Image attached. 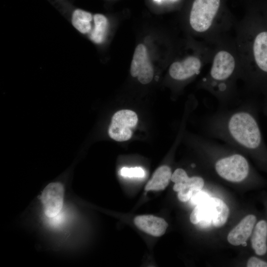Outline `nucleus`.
<instances>
[{"label": "nucleus", "instance_id": "f03ea898", "mask_svg": "<svg viewBox=\"0 0 267 267\" xmlns=\"http://www.w3.org/2000/svg\"><path fill=\"white\" fill-rule=\"evenodd\" d=\"M196 145L204 155L215 159L213 162L217 174L223 179L232 182H240L250 175V165L242 154L208 139L200 138Z\"/></svg>", "mask_w": 267, "mask_h": 267}, {"label": "nucleus", "instance_id": "0eeeda50", "mask_svg": "<svg viewBox=\"0 0 267 267\" xmlns=\"http://www.w3.org/2000/svg\"><path fill=\"white\" fill-rule=\"evenodd\" d=\"M130 73L137 77L142 84L149 83L153 79V68L149 60L146 46L142 44L136 47L132 61Z\"/></svg>", "mask_w": 267, "mask_h": 267}, {"label": "nucleus", "instance_id": "1a4fd4ad", "mask_svg": "<svg viewBox=\"0 0 267 267\" xmlns=\"http://www.w3.org/2000/svg\"><path fill=\"white\" fill-rule=\"evenodd\" d=\"M201 67L200 60L197 57L190 56L181 61L173 62L169 72L174 80L182 81L197 75Z\"/></svg>", "mask_w": 267, "mask_h": 267}, {"label": "nucleus", "instance_id": "aec40b11", "mask_svg": "<svg viewBox=\"0 0 267 267\" xmlns=\"http://www.w3.org/2000/svg\"><path fill=\"white\" fill-rule=\"evenodd\" d=\"M264 110L266 114L267 115V102L265 103V105H264Z\"/></svg>", "mask_w": 267, "mask_h": 267}, {"label": "nucleus", "instance_id": "20e7f679", "mask_svg": "<svg viewBox=\"0 0 267 267\" xmlns=\"http://www.w3.org/2000/svg\"><path fill=\"white\" fill-rule=\"evenodd\" d=\"M220 3V0H194L189 16L192 29L198 32H204L209 29L219 10Z\"/></svg>", "mask_w": 267, "mask_h": 267}, {"label": "nucleus", "instance_id": "9d476101", "mask_svg": "<svg viewBox=\"0 0 267 267\" xmlns=\"http://www.w3.org/2000/svg\"><path fill=\"white\" fill-rule=\"evenodd\" d=\"M256 217L253 215H249L244 217L228 233L227 240L234 246L241 245L246 242L252 234Z\"/></svg>", "mask_w": 267, "mask_h": 267}, {"label": "nucleus", "instance_id": "412c9836", "mask_svg": "<svg viewBox=\"0 0 267 267\" xmlns=\"http://www.w3.org/2000/svg\"><path fill=\"white\" fill-rule=\"evenodd\" d=\"M241 245H242L243 246H246V245H247V243H246V242H244V243H242Z\"/></svg>", "mask_w": 267, "mask_h": 267}, {"label": "nucleus", "instance_id": "f8f14e48", "mask_svg": "<svg viewBox=\"0 0 267 267\" xmlns=\"http://www.w3.org/2000/svg\"><path fill=\"white\" fill-rule=\"evenodd\" d=\"M267 222L260 221L255 226L251 237L252 247L259 256L265 255L267 251Z\"/></svg>", "mask_w": 267, "mask_h": 267}, {"label": "nucleus", "instance_id": "9b49d317", "mask_svg": "<svg viewBox=\"0 0 267 267\" xmlns=\"http://www.w3.org/2000/svg\"><path fill=\"white\" fill-rule=\"evenodd\" d=\"M135 225L143 231L154 236L163 235L168 226L162 218L153 215H141L134 219Z\"/></svg>", "mask_w": 267, "mask_h": 267}, {"label": "nucleus", "instance_id": "ddd939ff", "mask_svg": "<svg viewBox=\"0 0 267 267\" xmlns=\"http://www.w3.org/2000/svg\"><path fill=\"white\" fill-rule=\"evenodd\" d=\"M256 63L260 70L267 73V32L259 33L253 44Z\"/></svg>", "mask_w": 267, "mask_h": 267}, {"label": "nucleus", "instance_id": "a211bd4d", "mask_svg": "<svg viewBox=\"0 0 267 267\" xmlns=\"http://www.w3.org/2000/svg\"><path fill=\"white\" fill-rule=\"evenodd\" d=\"M210 197L207 192L201 190L193 193L190 199L191 203L196 206L204 202Z\"/></svg>", "mask_w": 267, "mask_h": 267}, {"label": "nucleus", "instance_id": "39448f33", "mask_svg": "<svg viewBox=\"0 0 267 267\" xmlns=\"http://www.w3.org/2000/svg\"><path fill=\"white\" fill-rule=\"evenodd\" d=\"M138 118L133 111L121 110L112 116L108 130L110 137L117 141L130 139L133 134L132 129L137 125Z\"/></svg>", "mask_w": 267, "mask_h": 267}, {"label": "nucleus", "instance_id": "f3484780", "mask_svg": "<svg viewBox=\"0 0 267 267\" xmlns=\"http://www.w3.org/2000/svg\"><path fill=\"white\" fill-rule=\"evenodd\" d=\"M120 175L126 178H142L145 176V173L141 167H123L120 170Z\"/></svg>", "mask_w": 267, "mask_h": 267}, {"label": "nucleus", "instance_id": "423d86ee", "mask_svg": "<svg viewBox=\"0 0 267 267\" xmlns=\"http://www.w3.org/2000/svg\"><path fill=\"white\" fill-rule=\"evenodd\" d=\"M171 180L175 183L173 189L178 192V198L181 202H186L195 192L201 190L205 183L200 176L189 177L183 169L178 168L172 174Z\"/></svg>", "mask_w": 267, "mask_h": 267}, {"label": "nucleus", "instance_id": "2eb2a0df", "mask_svg": "<svg viewBox=\"0 0 267 267\" xmlns=\"http://www.w3.org/2000/svg\"><path fill=\"white\" fill-rule=\"evenodd\" d=\"M92 20V14L82 9H76L72 14L73 26L82 34H87L91 31Z\"/></svg>", "mask_w": 267, "mask_h": 267}, {"label": "nucleus", "instance_id": "f257e3e1", "mask_svg": "<svg viewBox=\"0 0 267 267\" xmlns=\"http://www.w3.org/2000/svg\"><path fill=\"white\" fill-rule=\"evenodd\" d=\"M255 105L221 107L206 118L204 130L210 136L229 146L253 156H266L267 148L259 124Z\"/></svg>", "mask_w": 267, "mask_h": 267}, {"label": "nucleus", "instance_id": "6e6552de", "mask_svg": "<svg viewBox=\"0 0 267 267\" xmlns=\"http://www.w3.org/2000/svg\"><path fill=\"white\" fill-rule=\"evenodd\" d=\"M64 195V187L60 182L50 183L44 188L41 200L47 217L54 218L59 213L63 206Z\"/></svg>", "mask_w": 267, "mask_h": 267}, {"label": "nucleus", "instance_id": "dca6fc26", "mask_svg": "<svg viewBox=\"0 0 267 267\" xmlns=\"http://www.w3.org/2000/svg\"><path fill=\"white\" fill-rule=\"evenodd\" d=\"M94 26L90 34V39L96 44H100L104 40L108 26L107 18L101 14L93 16Z\"/></svg>", "mask_w": 267, "mask_h": 267}, {"label": "nucleus", "instance_id": "4468645a", "mask_svg": "<svg viewBox=\"0 0 267 267\" xmlns=\"http://www.w3.org/2000/svg\"><path fill=\"white\" fill-rule=\"evenodd\" d=\"M172 175L171 169L169 166L163 165L159 167L147 183L145 189L146 191L164 189L171 180Z\"/></svg>", "mask_w": 267, "mask_h": 267}, {"label": "nucleus", "instance_id": "7ed1b4c3", "mask_svg": "<svg viewBox=\"0 0 267 267\" xmlns=\"http://www.w3.org/2000/svg\"><path fill=\"white\" fill-rule=\"evenodd\" d=\"M229 210L221 199L210 197L196 205L190 216L191 222L202 228L220 227L227 221Z\"/></svg>", "mask_w": 267, "mask_h": 267}, {"label": "nucleus", "instance_id": "6ab92c4d", "mask_svg": "<svg viewBox=\"0 0 267 267\" xmlns=\"http://www.w3.org/2000/svg\"><path fill=\"white\" fill-rule=\"evenodd\" d=\"M247 267H267V262L255 257H251L247 263Z\"/></svg>", "mask_w": 267, "mask_h": 267}, {"label": "nucleus", "instance_id": "4be33fe9", "mask_svg": "<svg viewBox=\"0 0 267 267\" xmlns=\"http://www.w3.org/2000/svg\"><path fill=\"white\" fill-rule=\"evenodd\" d=\"M154 0L156 1H157V2H160L162 0Z\"/></svg>", "mask_w": 267, "mask_h": 267}]
</instances>
